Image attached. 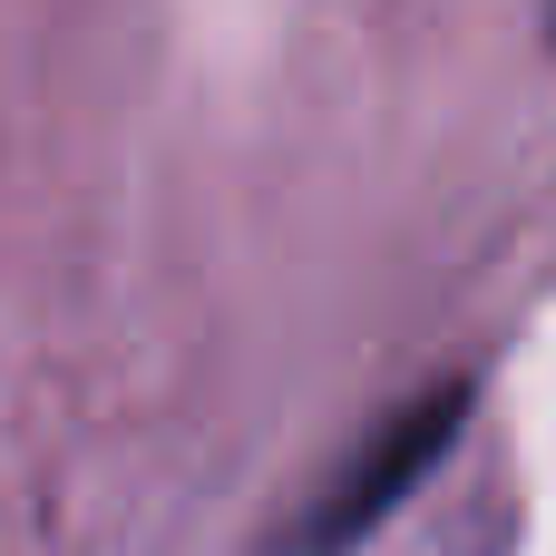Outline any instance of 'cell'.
I'll list each match as a JSON object with an SVG mask.
<instances>
[{
  "label": "cell",
  "instance_id": "1",
  "mask_svg": "<svg viewBox=\"0 0 556 556\" xmlns=\"http://www.w3.org/2000/svg\"><path fill=\"white\" fill-rule=\"evenodd\" d=\"M459 420H469V391H430V401H410L401 420H381V430H371V450L342 469L332 508H313L303 547H352L371 518H391V498H410V489L430 479V459L450 450V430H459Z\"/></svg>",
  "mask_w": 556,
  "mask_h": 556
}]
</instances>
